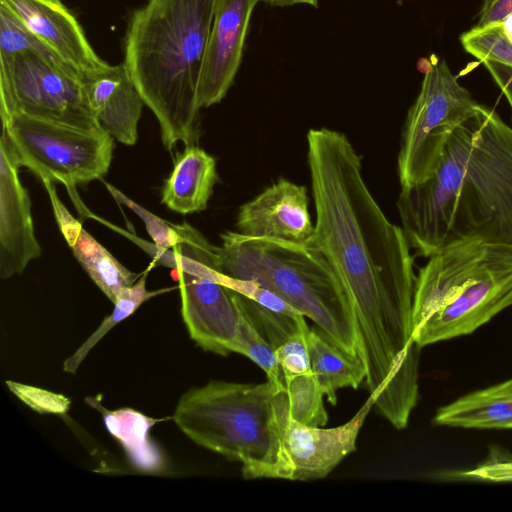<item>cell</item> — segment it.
<instances>
[{
  "mask_svg": "<svg viewBox=\"0 0 512 512\" xmlns=\"http://www.w3.org/2000/svg\"><path fill=\"white\" fill-rule=\"evenodd\" d=\"M373 408L370 398L348 422L333 428L314 427L294 420L285 388L274 397L279 454L274 478L294 481L326 477L356 450L359 431Z\"/></svg>",
  "mask_w": 512,
  "mask_h": 512,
  "instance_id": "30bf717a",
  "label": "cell"
},
{
  "mask_svg": "<svg viewBox=\"0 0 512 512\" xmlns=\"http://www.w3.org/2000/svg\"><path fill=\"white\" fill-rule=\"evenodd\" d=\"M459 480L483 482H512V454L500 447H491L487 458L476 467L449 473Z\"/></svg>",
  "mask_w": 512,
  "mask_h": 512,
  "instance_id": "f546056e",
  "label": "cell"
},
{
  "mask_svg": "<svg viewBox=\"0 0 512 512\" xmlns=\"http://www.w3.org/2000/svg\"><path fill=\"white\" fill-rule=\"evenodd\" d=\"M512 305V256L490 266L470 281L447 305L413 332L423 348L468 335Z\"/></svg>",
  "mask_w": 512,
  "mask_h": 512,
  "instance_id": "7c38bea8",
  "label": "cell"
},
{
  "mask_svg": "<svg viewBox=\"0 0 512 512\" xmlns=\"http://www.w3.org/2000/svg\"><path fill=\"white\" fill-rule=\"evenodd\" d=\"M307 148L314 242L351 299L370 397L379 405L396 403L418 389L411 247L370 192L361 157L344 133L310 129Z\"/></svg>",
  "mask_w": 512,
  "mask_h": 512,
  "instance_id": "6da1fadb",
  "label": "cell"
},
{
  "mask_svg": "<svg viewBox=\"0 0 512 512\" xmlns=\"http://www.w3.org/2000/svg\"><path fill=\"white\" fill-rule=\"evenodd\" d=\"M312 372L327 401L336 405L341 388L357 389L365 380L366 367L359 357L346 354L317 328L308 333Z\"/></svg>",
  "mask_w": 512,
  "mask_h": 512,
  "instance_id": "44dd1931",
  "label": "cell"
},
{
  "mask_svg": "<svg viewBox=\"0 0 512 512\" xmlns=\"http://www.w3.org/2000/svg\"><path fill=\"white\" fill-rule=\"evenodd\" d=\"M6 384L13 394L37 412L64 414L70 408L71 401L62 394L13 381H6Z\"/></svg>",
  "mask_w": 512,
  "mask_h": 512,
  "instance_id": "4dcf8cb0",
  "label": "cell"
},
{
  "mask_svg": "<svg viewBox=\"0 0 512 512\" xmlns=\"http://www.w3.org/2000/svg\"><path fill=\"white\" fill-rule=\"evenodd\" d=\"M87 402L103 414L105 426L123 446L132 465L146 473H159L165 470V459L161 450L149 436V430L161 419H153L132 408L108 411L97 399Z\"/></svg>",
  "mask_w": 512,
  "mask_h": 512,
  "instance_id": "ffe728a7",
  "label": "cell"
},
{
  "mask_svg": "<svg viewBox=\"0 0 512 512\" xmlns=\"http://www.w3.org/2000/svg\"><path fill=\"white\" fill-rule=\"evenodd\" d=\"M24 51L38 54L63 69L79 74L40 41L9 8L0 3V56L12 57Z\"/></svg>",
  "mask_w": 512,
  "mask_h": 512,
  "instance_id": "4316f807",
  "label": "cell"
},
{
  "mask_svg": "<svg viewBox=\"0 0 512 512\" xmlns=\"http://www.w3.org/2000/svg\"><path fill=\"white\" fill-rule=\"evenodd\" d=\"M510 256L512 245L482 241L456 243L431 255L416 277L413 329L450 303L480 273Z\"/></svg>",
  "mask_w": 512,
  "mask_h": 512,
  "instance_id": "8fae6325",
  "label": "cell"
},
{
  "mask_svg": "<svg viewBox=\"0 0 512 512\" xmlns=\"http://www.w3.org/2000/svg\"><path fill=\"white\" fill-rule=\"evenodd\" d=\"M21 166L42 182H60L68 190L101 179L109 170L114 138L103 129L85 130L15 113L2 120Z\"/></svg>",
  "mask_w": 512,
  "mask_h": 512,
  "instance_id": "52a82bcc",
  "label": "cell"
},
{
  "mask_svg": "<svg viewBox=\"0 0 512 512\" xmlns=\"http://www.w3.org/2000/svg\"><path fill=\"white\" fill-rule=\"evenodd\" d=\"M216 3L148 0L129 21L124 65L168 151L198 137V88Z\"/></svg>",
  "mask_w": 512,
  "mask_h": 512,
  "instance_id": "3957f363",
  "label": "cell"
},
{
  "mask_svg": "<svg viewBox=\"0 0 512 512\" xmlns=\"http://www.w3.org/2000/svg\"><path fill=\"white\" fill-rule=\"evenodd\" d=\"M264 383L213 380L178 401L173 419L193 442L242 464L245 479L274 478L279 437L274 397Z\"/></svg>",
  "mask_w": 512,
  "mask_h": 512,
  "instance_id": "5b68a950",
  "label": "cell"
},
{
  "mask_svg": "<svg viewBox=\"0 0 512 512\" xmlns=\"http://www.w3.org/2000/svg\"><path fill=\"white\" fill-rule=\"evenodd\" d=\"M217 182L215 158L194 144L186 145L164 181L161 203L182 215L203 211Z\"/></svg>",
  "mask_w": 512,
  "mask_h": 512,
  "instance_id": "ac0fdd59",
  "label": "cell"
},
{
  "mask_svg": "<svg viewBox=\"0 0 512 512\" xmlns=\"http://www.w3.org/2000/svg\"><path fill=\"white\" fill-rule=\"evenodd\" d=\"M482 64L506 97L512 110V67L491 60H484Z\"/></svg>",
  "mask_w": 512,
  "mask_h": 512,
  "instance_id": "d6a6232c",
  "label": "cell"
},
{
  "mask_svg": "<svg viewBox=\"0 0 512 512\" xmlns=\"http://www.w3.org/2000/svg\"><path fill=\"white\" fill-rule=\"evenodd\" d=\"M433 422L460 428L512 429V378L440 407Z\"/></svg>",
  "mask_w": 512,
  "mask_h": 512,
  "instance_id": "d6986e66",
  "label": "cell"
},
{
  "mask_svg": "<svg viewBox=\"0 0 512 512\" xmlns=\"http://www.w3.org/2000/svg\"><path fill=\"white\" fill-rule=\"evenodd\" d=\"M478 104L444 59L428 63L402 133L397 161L401 187L415 185L432 175L448 139Z\"/></svg>",
  "mask_w": 512,
  "mask_h": 512,
  "instance_id": "ba28073f",
  "label": "cell"
},
{
  "mask_svg": "<svg viewBox=\"0 0 512 512\" xmlns=\"http://www.w3.org/2000/svg\"><path fill=\"white\" fill-rule=\"evenodd\" d=\"M261 0H217L202 63L198 98L201 108L220 103L241 64L252 12Z\"/></svg>",
  "mask_w": 512,
  "mask_h": 512,
  "instance_id": "5bb4252c",
  "label": "cell"
},
{
  "mask_svg": "<svg viewBox=\"0 0 512 512\" xmlns=\"http://www.w3.org/2000/svg\"><path fill=\"white\" fill-rule=\"evenodd\" d=\"M178 243L150 255L159 265L176 269L181 314L191 339L203 350L226 356L234 353L240 322L239 294L227 287L220 271L218 246L187 222L175 225Z\"/></svg>",
  "mask_w": 512,
  "mask_h": 512,
  "instance_id": "8992f818",
  "label": "cell"
},
{
  "mask_svg": "<svg viewBox=\"0 0 512 512\" xmlns=\"http://www.w3.org/2000/svg\"><path fill=\"white\" fill-rule=\"evenodd\" d=\"M512 14V0H484L476 26L501 23Z\"/></svg>",
  "mask_w": 512,
  "mask_h": 512,
  "instance_id": "1f68e13d",
  "label": "cell"
},
{
  "mask_svg": "<svg viewBox=\"0 0 512 512\" xmlns=\"http://www.w3.org/2000/svg\"><path fill=\"white\" fill-rule=\"evenodd\" d=\"M291 417L305 425L324 427L328 414L324 393L313 372L284 378Z\"/></svg>",
  "mask_w": 512,
  "mask_h": 512,
  "instance_id": "d4e9b609",
  "label": "cell"
},
{
  "mask_svg": "<svg viewBox=\"0 0 512 512\" xmlns=\"http://www.w3.org/2000/svg\"><path fill=\"white\" fill-rule=\"evenodd\" d=\"M144 101L128 71L116 91L95 113L101 128L117 141L134 145L138 139V121Z\"/></svg>",
  "mask_w": 512,
  "mask_h": 512,
  "instance_id": "7402d4cb",
  "label": "cell"
},
{
  "mask_svg": "<svg viewBox=\"0 0 512 512\" xmlns=\"http://www.w3.org/2000/svg\"><path fill=\"white\" fill-rule=\"evenodd\" d=\"M237 232L295 244L314 242L306 187L280 178L238 210Z\"/></svg>",
  "mask_w": 512,
  "mask_h": 512,
  "instance_id": "9a60e30c",
  "label": "cell"
},
{
  "mask_svg": "<svg viewBox=\"0 0 512 512\" xmlns=\"http://www.w3.org/2000/svg\"><path fill=\"white\" fill-rule=\"evenodd\" d=\"M460 41L466 52L479 59L512 67V14L501 23L475 26L464 32Z\"/></svg>",
  "mask_w": 512,
  "mask_h": 512,
  "instance_id": "484cf974",
  "label": "cell"
},
{
  "mask_svg": "<svg viewBox=\"0 0 512 512\" xmlns=\"http://www.w3.org/2000/svg\"><path fill=\"white\" fill-rule=\"evenodd\" d=\"M397 209L410 247L423 257L467 241L512 245V128L478 104L432 175L401 187Z\"/></svg>",
  "mask_w": 512,
  "mask_h": 512,
  "instance_id": "7a4b0ae2",
  "label": "cell"
},
{
  "mask_svg": "<svg viewBox=\"0 0 512 512\" xmlns=\"http://www.w3.org/2000/svg\"><path fill=\"white\" fill-rule=\"evenodd\" d=\"M51 181H44L59 229L78 263L114 304L118 295L138 278L91 236L58 198Z\"/></svg>",
  "mask_w": 512,
  "mask_h": 512,
  "instance_id": "e0dca14e",
  "label": "cell"
},
{
  "mask_svg": "<svg viewBox=\"0 0 512 512\" xmlns=\"http://www.w3.org/2000/svg\"><path fill=\"white\" fill-rule=\"evenodd\" d=\"M221 241L222 273L275 293L312 320L332 344L362 359L351 299L315 242L295 244L233 231L221 234Z\"/></svg>",
  "mask_w": 512,
  "mask_h": 512,
  "instance_id": "277c9868",
  "label": "cell"
},
{
  "mask_svg": "<svg viewBox=\"0 0 512 512\" xmlns=\"http://www.w3.org/2000/svg\"><path fill=\"white\" fill-rule=\"evenodd\" d=\"M262 2L275 7H287L296 4H307L318 7V0H261Z\"/></svg>",
  "mask_w": 512,
  "mask_h": 512,
  "instance_id": "836d02e7",
  "label": "cell"
},
{
  "mask_svg": "<svg viewBox=\"0 0 512 512\" xmlns=\"http://www.w3.org/2000/svg\"><path fill=\"white\" fill-rule=\"evenodd\" d=\"M309 331L303 316L298 327L274 349L284 378L312 372L308 349Z\"/></svg>",
  "mask_w": 512,
  "mask_h": 512,
  "instance_id": "83f0119b",
  "label": "cell"
},
{
  "mask_svg": "<svg viewBox=\"0 0 512 512\" xmlns=\"http://www.w3.org/2000/svg\"><path fill=\"white\" fill-rule=\"evenodd\" d=\"M147 272L132 286L125 288L118 295L113 312L106 317L99 327L85 340V342L63 363V370L75 374L85 357L92 348L118 323L133 314L142 303L151 297L167 291H148L146 289Z\"/></svg>",
  "mask_w": 512,
  "mask_h": 512,
  "instance_id": "603a6c76",
  "label": "cell"
},
{
  "mask_svg": "<svg viewBox=\"0 0 512 512\" xmlns=\"http://www.w3.org/2000/svg\"><path fill=\"white\" fill-rule=\"evenodd\" d=\"M239 304V333L234 353L248 357L265 372L269 382L279 390L284 389V375L273 346L253 321L241 294H239Z\"/></svg>",
  "mask_w": 512,
  "mask_h": 512,
  "instance_id": "cb8c5ba5",
  "label": "cell"
},
{
  "mask_svg": "<svg viewBox=\"0 0 512 512\" xmlns=\"http://www.w3.org/2000/svg\"><path fill=\"white\" fill-rule=\"evenodd\" d=\"M15 148L2 132L0 140V277L21 274L41 255L33 226L31 201L19 179Z\"/></svg>",
  "mask_w": 512,
  "mask_h": 512,
  "instance_id": "4fadbf2b",
  "label": "cell"
},
{
  "mask_svg": "<svg viewBox=\"0 0 512 512\" xmlns=\"http://www.w3.org/2000/svg\"><path fill=\"white\" fill-rule=\"evenodd\" d=\"M107 190L112 197L120 204L130 208L137 214L145 224L149 236L153 240V245L150 246L156 251H165L173 248L179 241V234L175 225L165 222L163 219L157 217L138 203L128 198L124 193L118 190L115 186L105 182Z\"/></svg>",
  "mask_w": 512,
  "mask_h": 512,
  "instance_id": "f1b7e54d",
  "label": "cell"
},
{
  "mask_svg": "<svg viewBox=\"0 0 512 512\" xmlns=\"http://www.w3.org/2000/svg\"><path fill=\"white\" fill-rule=\"evenodd\" d=\"M82 79L111 65L93 50L75 16L60 0H0Z\"/></svg>",
  "mask_w": 512,
  "mask_h": 512,
  "instance_id": "2e32d148",
  "label": "cell"
},
{
  "mask_svg": "<svg viewBox=\"0 0 512 512\" xmlns=\"http://www.w3.org/2000/svg\"><path fill=\"white\" fill-rule=\"evenodd\" d=\"M0 98L1 120L22 113L80 129H102L82 77L30 51L0 56Z\"/></svg>",
  "mask_w": 512,
  "mask_h": 512,
  "instance_id": "9c48e42d",
  "label": "cell"
}]
</instances>
